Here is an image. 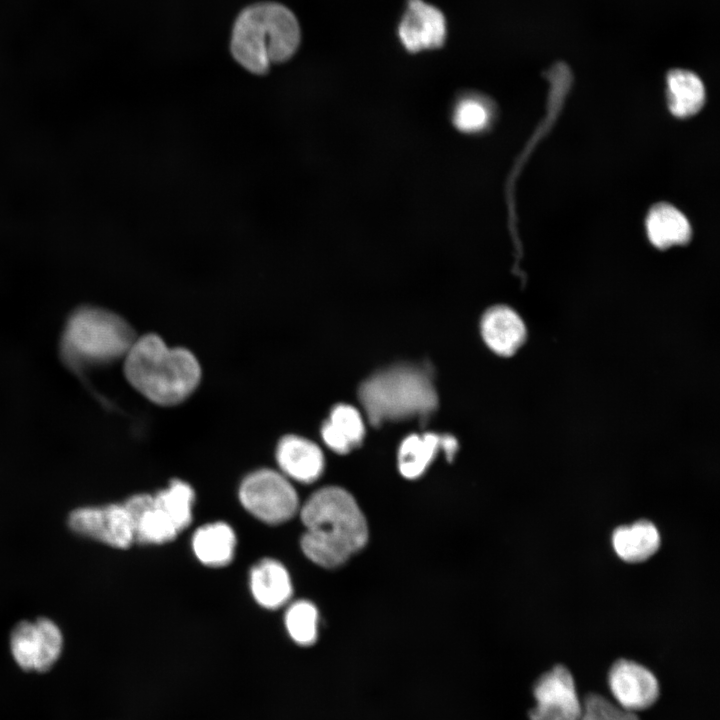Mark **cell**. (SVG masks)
Instances as JSON below:
<instances>
[{
	"instance_id": "cell-15",
	"label": "cell",
	"mask_w": 720,
	"mask_h": 720,
	"mask_svg": "<svg viewBox=\"0 0 720 720\" xmlns=\"http://www.w3.org/2000/svg\"><path fill=\"white\" fill-rule=\"evenodd\" d=\"M481 332L489 348L502 356L515 353L526 337L522 319L506 306H495L484 314Z\"/></svg>"
},
{
	"instance_id": "cell-18",
	"label": "cell",
	"mask_w": 720,
	"mask_h": 720,
	"mask_svg": "<svg viewBox=\"0 0 720 720\" xmlns=\"http://www.w3.org/2000/svg\"><path fill=\"white\" fill-rule=\"evenodd\" d=\"M612 544L617 555L624 561L642 562L651 557L660 546V535L653 523L639 520L631 525L616 528Z\"/></svg>"
},
{
	"instance_id": "cell-2",
	"label": "cell",
	"mask_w": 720,
	"mask_h": 720,
	"mask_svg": "<svg viewBox=\"0 0 720 720\" xmlns=\"http://www.w3.org/2000/svg\"><path fill=\"white\" fill-rule=\"evenodd\" d=\"M124 372L130 384L159 405H175L197 387L201 369L184 348H171L157 335L135 339L125 355Z\"/></svg>"
},
{
	"instance_id": "cell-11",
	"label": "cell",
	"mask_w": 720,
	"mask_h": 720,
	"mask_svg": "<svg viewBox=\"0 0 720 720\" xmlns=\"http://www.w3.org/2000/svg\"><path fill=\"white\" fill-rule=\"evenodd\" d=\"M398 36L410 53L438 49L447 38L446 18L439 8L424 0H408Z\"/></svg>"
},
{
	"instance_id": "cell-13",
	"label": "cell",
	"mask_w": 720,
	"mask_h": 720,
	"mask_svg": "<svg viewBox=\"0 0 720 720\" xmlns=\"http://www.w3.org/2000/svg\"><path fill=\"white\" fill-rule=\"evenodd\" d=\"M276 460L283 475L302 483L317 480L324 468V457L320 448L296 435H287L279 441Z\"/></svg>"
},
{
	"instance_id": "cell-8",
	"label": "cell",
	"mask_w": 720,
	"mask_h": 720,
	"mask_svg": "<svg viewBox=\"0 0 720 720\" xmlns=\"http://www.w3.org/2000/svg\"><path fill=\"white\" fill-rule=\"evenodd\" d=\"M532 693L535 706L529 711L530 720H581V703L574 678L563 665H556L543 673L534 683Z\"/></svg>"
},
{
	"instance_id": "cell-6",
	"label": "cell",
	"mask_w": 720,
	"mask_h": 720,
	"mask_svg": "<svg viewBox=\"0 0 720 720\" xmlns=\"http://www.w3.org/2000/svg\"><path fill=\"white\" fill-rule=\"evenodd\" d=\"M243 507L260 521L277 525L290 520L298 510V495L285 475L271 469L249 474L241 483Z\"/></svg>"
},
{
	"instance_id": "cell-9",
	"label": "cell",
	"mask_w": 720,
	"mask_h": 720,
	"mask_svg": "<svg viewBox=\"0 0 720 720\" xmlns=\"http://www.w3.org/2000/svg\"><path fill=\"white\" fill-rule=\"evenodd\" d=\"M67 524L76 534L114 548L126 549L134 542L132 522L123 503L76 508L69 513Z\"/></svg>"
},
{
	"instance_id": "cell-16",
	"label": "cell",
	"mask_w": 720,
	"mask_h": 720,
	"mask_svg": "<svg viewBox=\"0 0 720 720\" xmlns=\"http://www.w3.org/2000/svg\"><path fill=\"white\" fill-rule=\"evenodd\" d=\"M250 587L257 603L267 609L283 606L292 595L289 573L274 559H262L252 567Z\"/></svg>"
},
{
	"instance_id": "cell-20",
	"label": "cell",
	"mask_w": 720,
	"mask_h": 720,
	"mask_svg": "<svg viewBox=\"0 0 720 720\" xmlns=\"http://www.w3.org/2000/svg\"><path fill=\"white\" fill-rule=\"evenodd\" d=\"M647 232L652 244L660 249L686 243L691 235L686 217L675 207L665 203L657 204L650 210Z\"/></svg>"
},
{
	"instance_id": "cell-21",
	"label": "cell",
	"mask_w": 720,
	"mask_h": 720,
	"mask_svg": "<svg viewBox=\"0 0 720 720\" xmlns=\"http://www.w3.org/2000/svg\"><path fill=\"white\" fill-rule=\"evenodd\" d=\"M667 87L669 108L675 116H691L701 109L705 99L704 86L693 72L682 69L670 71Z\"/></svg>"
},
{
	"instance_id": "cell-17",
	"label": "cell",
	"mask_w": 720,
	"mask_h": 720,
	"mask_svg": "<svg viewBox=\"0 0 720 720\" xmlns=\"http://www.w3.org/2000/svg\"><path fill=\"white\" fill-rule=\"evenodd\" d=\"M235 546V533L224 522H214L199 527L192 539L196 557L210 567L228 565L233 559Z\"/></svg>"
},
{
	"instance_id": "cell-3",
	"label": "cell",
	"mask_w": 720,
	"mask_h": 720,
	"mask_svg": "<svg viewBox=\"0 0 720 720\" xmlns=\"http://www.w3.org/2000/svg\"><path fill=\"white\" fill-rule=\"evenodd\" d=\"M301 30L294 13L282 4L261 2L237 17L231 38L234 59L251 73L262 75L272 63H283L297 51Z\"/></svg>"
},
{
	"instance_id": "cell-14",
	"label": "cell",
	"mask_w": 720,
	"mask_h": 720,
	"mask_svg": "<svg viewBox=\"0 0 720 720\" xmlns=\"http://www.w3.org/2000/svg\"><path fill=\"white\" fill-rule=\"evenodd\" d=\"M442 449L448 460L457 450V441L450 435L426 433L410 435L400 445L398 454L399 471L405 478L421 476L437 452Z\"/></svg>"
},
{
	"instance_id": "cell-5",
	"label": "cell",
	"mask_w": 720,
	"mask_h": 720,
	"mask_svg": "<svg viewBox=\"0 0 720 720\" xmlns=\"http://www.w3.org/2000/svg\"><path fill=\"white\" fill-rule=\"evenodd\" d=\"M134 340L133 330L120 316L83 306L66 322L61 353L71 365L109 362L125 356Z\"/></svg>"
},
{
	"instance_id": "cell-12",
	"label": "cell",
	"mask_w": 720,
	"mask_h": 720,
	"mask_svg": "<svg viewBox=\"0 0 720 720\" xmlns=\"http://www.w3.org/2000/svg\"><path fill=\"white\" fill-rule=\"evenodd\" d=\"M130 516L134 542L163 544L176 538L179 531L151 494H136L124 503Z\"/></svg>"
},
{
	"instance_id": "cell-23",
	"label": "cell",
	"mask_w": 720,
	"mask_h": 720,
	"mask_svg": "<svg viewBox=\"0 0 720 720\" xmlns=\"http://www.w3.org/2000/svg\"><path fill=\"white\" fill-rule=\"evenodd\" d=\"M156 504L168 515L179 532L192 521L194 491L184 481L175 479L169 487L153 495Z\"/></svg>"
},
{
	"instance_id": "cell-19",
	"label": "cell",
	"mask_w": 720,
	"mask_h": 720,
	"mask_svg": "<svg viewBox=\"0 0 720 720\" xmlns=\"http://www.w3.org/2000/svg\"><path fill=\"white\" fill-rule=\"evenodd\" d=\"M365 433L360 413L352 406L340 404L333 408L324 423L321 435L333 451L345 454L359 445Z\"/></svg>"
},
{
	"instance_id": "cell-25",
	"label": "cell",
	"mask_w": 720,
	"mask_h": 720,
	"mask_svg": "<svg viewBox=\"0 0 720 720\" xmlns=\"http://www.w3.org/2000/svg\"><path fill=\"white\" fill-rule=\"evenodd\" d=\"M582 704L583 712L594 720H639L636 712L596 693L588 694Z\"/></svg>"
},
{
	"instance_id": "cell-4",
	"label": "cell",
	"mask_w": 720,
	"mask_h": 720,
	"mask_svg": "<svg viewBox=\"0 0 720 720\" xmlns=\"http://www.w3.org/2000/svg\"><path fill=\"white\" fill-rule=\"evenodd\" d=\"M359 399L373 425L428 415L438 403L430 376L408 365H398L368 378L360 386Z\"/></svg>"
},
{
	"instance_id": "cell-1",
	"label": "cell",
	"mask_w": 720,
	"mask_h": 720,
	"mask_svg": "<svg viewBox=\"0 0 720 720\" xmlns=\"http://www.w3.org/2000/svg\"><path fill=\"white\" fill-rule=\"evenodd\" d=\"M300 517L306 527L302 551L319 566L343 564L367 541L366 519L353 496L342 488L324 487L313 493Z\"/></svg>"
},
{
	"instance_id": "cell-22",
	"label": "cell",
	"mask_w": 720,
	"mask_h": 720,
	"mask_svg": "<svg viewBox=\"0 0 720 720\" xmlns=\"http://www.w3.org/2000/svg\"><path fill=\"white\" fill-rule=\"evenodd\" d=\"M451 120L454 127L462 133L476 134L484 131L492 120L489 101L479 94L465 93L453 104Z\"/></svg>"
},
{
	"instance_id": "cell-7",
	"label": "cell",
	"mask_w": 720,
	"mask_h": 720,
	"mask_svg": "<svg viewBox=\"0 0 720 720\" xmlns=\"http://www.w3.org/2000/svg\"><path fill=\"white\" fill-rule=\"evenodd\" d=\"M62 647L61 630L49 618L21 621L14 626L10 634L12 656L24 670H48L59 658Z\"/></svg>"
},
{
	"instance_id": "cell-26",
	"label": "cell",
	"mask_w": 720,
	"mask_h": 720,
	"mask_svg": "<svg viewBox=\"0 0 720 720\" xmlns=\"http://www.w3.org/2000/svg\"><path fill=\"white\" fill-rule=\"evenodd\" d=\"M581 720H594V719L592 717H590L588 714L583 712Z\"/></svg>"
},
{
	"instance_id": "cell-10",
	"label": "cell",
	"mask_w": 720,
	"mask_h": 720,
	"mask_svg": "<svg viewBox=\"0 0 720 720\" xmlns=\"http://www.w3.org/2000/svg\"><path fill=\"white\" fill-rule=\"evenodd\" d=\"M607 681L615 702L633 712L650 708L659 697L656 676L645 666L631 660L616 661L608 672Z\"/></svg>"
},
{
	"instance_id": "cell-24",
	"label": "cell",
	"mask_w": 720,
	"mask_h": 720,
	"mask_svg": "<svg viewBox=\"0 0 720 720\" xmlns=\"http://www.w3.org/2000/svg\"><path fill=\"white\" fill-rule=\"evenodd\" d=\"M285 626L290 637L301 646L312 645L317 639L318 611L309 601L292 603L285 613Z\"/></svg>"
}]
</instances>
